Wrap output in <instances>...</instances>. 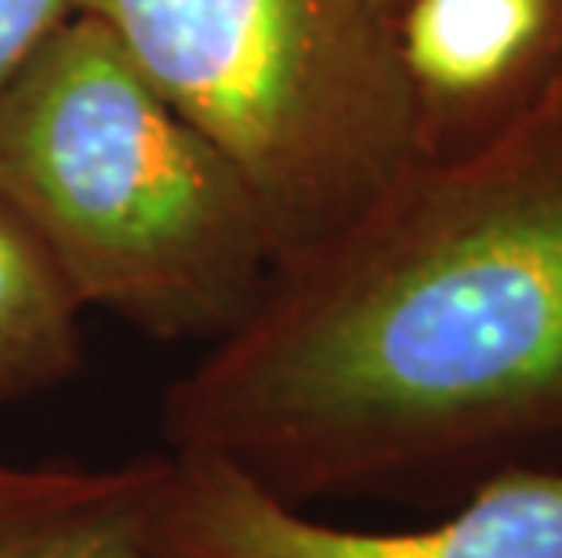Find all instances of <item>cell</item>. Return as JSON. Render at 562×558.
<instances>
[{
  "label": "cell",
  "instance_id": "6",
  "mask_svg": "<svg viewBox=\"0 0 562 558\" xmlns=\"http://www.w3.org/2000/svg\"><path fill=\"white\" fill-rule=\"evenodd\" d=\"M153 454L127 465L0 460V558H149Z\"/></svg>",
  "mask_w": 562,
  "mask_h": 558
},
{
  "label": "cell",
  "instance_id": "2",
  "mask_svg": "<svg viewBox=\"0 0 562 558\" xmlns=\"http://www.w3.org/2000/svg\"><path fill=\"white\" fill-rule=\"evenodd\" d=\"M0 193L83 305L160 341L229 334L277 269L247 182L88 15L0 94Z\"/></svg>",
  "mask_w": 562,
  "mask_h": 558
},
{
  "label": "cell",
  "instance_id": "5",
  "mask_svg": "<svg viewBox=\"0 0 562 558\" xmlns=\"http://www.w3.org/2000/svg\"><path fill=\"white\" fill-rule=\"evenodd\" d=\"M392 30L422 160L483 146L562 69V0H406Z\"/></svg>",
  "mask_w": 562,
  "mask_h": 558
},
{
  "label": "cell",
  "instance_id": "9",
  "mask_svg": "<svg viewBox=\"0 0 562 558\" xmlns=\"http://www.w3.org/2000/svg\"><path fill=\"white\" fill-rule=\"evenodd\" d=\"M378 4H381V8H385V11H389V15H396V11H400V8L406 4V0H378Z\"/></svg>",
  "mask_w": 562,
  "mask_h": 558
},
{
  "label": "cell",
  "instance_id": "1",
  "mask_svg": "<svg viewBox=\"0 0 562 558\" xmlns=\"http://www.w3.org/2000/svg\"><path fill=\"white\" fill-rule=\"evenodd\" d=\"M167 449L280 501L453 508L562 471V69L458 157L417 160L171 382Z\"/></svg>",
  "mask_w": 562,
  "mask_h": 558
},
{
  "label": "cell",
  "instance_id": "3",
  "mask_svg": "<svg viewBox=\"0 0 562 558\" xmlns=\"http://www.w3.org/2000/svg\"><path fill=\"white\" fill-rule=\"evenodd\" d=\"M244 178L277 261L316 247L422 160L378 0H77Z\"/></svg>",
  "mask_w": 562,
  "mask_h": 558
},
{
  "label": "cell",
  "instance_id": "7",
  "mask_svg": "<svg viewBox=\"0 0 562 558\" xmlns=\"http://www.w3.org/2000/svg\"><path fill=\"white\" fill-rule=\"evenodd\" d=\"M80 308L63 265L0 193V407L80 371Z\"/></svg>",
  "mask_w": 562,
  "mask_h": 558
},
{
  "label": "cell",
  "instance_id": "4",
  "mask_svg": "<svg viewBox=\"0 0 562 558\" xmlns=\"http://www.w3.org/2000/svg\"><path fill=\"white\" fill-rule=\"evenodd\" d=\"M149 558H562V471H505L432 526L352 529L308 519L225 460L153 454Z\"/></svg>",
  "mask_w": 562,
  "mask_h": 558
},
{
  "label": "cell",
  "instance_id": "8",
  "mask_svg": "<svg viewBox=\"0 0 562 558\" xmlns=\"http://www.w3.org/2000/svg\"><path fill=\"white\" fill-rule=\"evenodd\" d=\"M77 15V0H0V94Z\"/></svg>",
  "mask_w": 562,
  "mask_h": 558
}]
</instances>
